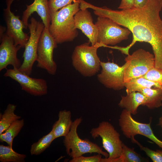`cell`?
Returning a JSON list of instances; mask_svg holds the SVG:
<instances>
[{
	"instance_id": "obj_1",
	"label": "cell",
	"mask_w": 162,
	"mask_h": 162,
	"mask_svg": "<svg viewBox=\"0 0 162 162\" xmlns=\"http://www.w3.org/2000/svg\"><path fill=\"white\" fill-rule=\"evenodd\" d=\"M162 8L159 0H148L142 8L124 10L93 5L91 6L96 15L110 19L130 31L132 40L129 45L123 47L122 53L128 55L130 49L136 42L147 43L152 49L155 67L159 69H162V20L160 15Z\"/></svg>"
},
{
	"instance_id": "obj_2",
	"label": "cell",
	"mask_w": 162,
	"mask_h": 162,
	"mask_svg": "<svg viewBox=\"0 0 162 162\" xmlns=\"http://www.w3.org/2000/svg\"><path fill=\"white\" fill-rule=\"evenodd\" d=\"M80 0H76L51 13L49 31L57 44L73 41L78 32L75 26L74 16L80 9Z\"/></svg>"
},
{
	"instance_id": "obj_3",
	"label": "cell",
	"mask_w": 162,
	"mask_h": 162,
	"mask_svg": "<svg viewBox=\"0 0 162 162\" xmlns=\"http://www.w3.org/2000/svg\"><path fill=\"white\" fill-rule=\"evenodd\" d=\"M89 42L76 46L71 56L73 67L85 77L94 76L101 67V61L97 54L100 47L97 44L91 46Z\"/></svg>"
},
{
	"instance_id": "obj_4",
	"label": "cell",
	"mask_w": 162,
	"mask_h": 162,
	"mask_svg": "<svg viewBox=\"0 0 162 162\" xmlns=\"http://www.w3.org/2000/svg\"><path fill=\"white\" fill-rule=\"evenodd\" d=\"M81 117L76 118L73 122L68 134L65 137L63 143L67 154L72 158H76L86 153H97L105 158L109 156L108 153L103 151L97 144L88 139H83L79 136L77 132L78 126L81 123Z\"/></svg>"
},
{
	"instance_id": "obj_5",
	"label": "cell",
	"mask_w": 162,
	"mask_h": 162,
	"mask_svg": "<svg viewBox=\"0 0 162 162\" xmlns=\"http://www.w3.org/2000/svg\"><path fill=\"white\" fill-rule=\"evenodd\" d=\"M90 133L94 139L100 137L102 147L109 154L107 158H102V162H112L119 157L122 152L123 143L120 135L113 126L107 121H102L98 126L92 128Z\"/></svg>"
},
{
	"instance_id": "obj_6",
	"label": "cell",
	"mask_w": 162,
	"mask_h": 162,
	"mask_svg": "<svg viewBox=\"0 0 162 162\" xmlns=\"http://www.w3.org/2000/svg\"><path fill=\"white\" fill-rule=\"evenodd\" d=\"M124 81L143 76L155 67L154 56L142 49H139L125 58Z\"/></svg>"
},
{
	"instance_id": "obj_7",
	"label": "cell",
	"mask_w": 162,
	"mask_h": 162,
	"mask_svg": "<svg viewBox=\"0 0 162 162\" xmlns=\"http://www.w3.org/2000/svg\"><path fill=\"white\" fill-rule=\"evenodd\" d=\"M95 24L98 29L97 43L100 47L116 45L128 39L131 33L128 28L107 17L98 16Z\"/></svg>"
},
{
	"instance_id": "obj_8",
	"label": "cell",
	"mask_w": 162,
	"mask_h": 162,
	"mask_svg": "<svg viewBox=\"0 0 162 162\" xmlns=\"http://www.w3.org/2000/svg\"><path fill=\"white\" fill-rule=\"evenodd\" d=\"M118 121L124 135L130 139L133 143L137 145L140 143L134 137L136 135H140L149 139L162 148V141L154 134L151 126V121L148 123L137 122L133 118L129 112L125 109L122 111Z\"/></svg>"
},
{
	"instance_id": "obj_9",
	"label": "cell",
	"mask_w": 162,
	"mask_h": 162,
	"mask_svg": "<svg viewBox=\"0 0 162 162\" xmlns=\"http://www.w3.org/2000/svg\"><path fill=\"white\" fill-rule=\"evenodd\" d=\"M44 27L42 22L38 21L33 17L31 18L30 23L28 26L30 36L25 46L23 62L18 68L28 75L31 74L34 64L37 60L38 44Z\"/></svg>"
},
{
	"instance_id": "obj_10",
	"label": "cell",
	"mask_w": 162,
	"mask_h": 162,
	"mask_svg": "<svg viewBox=\"0 0 162 162\" xmlns=\"http://www.w3.org/2000/svg\"><path fill=\"white\" fill-rule=\"evenodd\" d=\"M57 44L49 29L44 27L38 44L37 66L52 75L56 74L57 69L53 55L54 50L57 47Z\"/></svg>"
},
{
	"instance_id": "obj_11",
	"label": "cell",
	"mask_w": 162,
	"mask_h": 162,
	"mask_svg": "<svg viewBox=\"0 0 162 162\" xmlns=\"http://www.w3.org/2000/svg\"><path fill=\"white\" fill-rule=\"evenodd\" d=\"M18 68L7 69L4 76L9 77L18 83L22 90L34 96L46 94L48 87L46 81L43 79L31 77Z\"/></svg>"
},
{
	"instance_id": "obj_12",
	"label": "cell",
	"mask_w": 162,
	"mask_h": 162,
	"mask_svg": "<svg viewBox=\"0 0 162 162\" xmlns=\"http://www.w3.org/2000/svg\"><path fill=\"white\" fill-rule=\"evenodd\" d=\"M14 0H6L7 7L3 9V16L7 26L6 34L13 39L16 46L24 48L29 36L23 31L26 28L20 19V16L15 15L11 11V5Z\"/></svg>"
},
{
	"instance_id": "obj_13",
	"label": "cell",
	"mask_w": 162,
	"mask_h": 162,
	"mask_svg": "<svg viewBox=\"0 0 162 162\" xmlns=\"http://www.w3.org/2000/svg\"><path fill=\"white\" fill-rule=\"evenodd\" d=\"M101 70L97 75L98 80L106 88L119 90L125 87L124 64L120 66L113 62H101Z\"/></svg>"
},
{
	"instance_id": "obj_14",
	"label": "cell",
	"mask_w": 162,
	"mask_h": 162,
	"mask_svg": "<svg viewBox=\"0 0 162 162\" xmlns=\"http://www.w3.org/2000/svg\"><path fill=\"white\" fill-rule=\"evenodd\" d=\"M0 71L7 69L8 65L19 68L21 64L17 58V51L21 47L15 45L13 39L6 33L0 37Z\"/></svg>"
},
{
	"instance_id": "obj_15",
	"label": "cell",
	"mask_w": 162,
	"mask_h": 162,
	"mask_svg": "<svg viewBox=\"0 0 162 162\" xmlns=\"http://www.w3.org/2000/svg\"><path fill=\"white\" fill-rule=\"evenodd\" d=\"M75 28L81 30L88 38L92 45L97 43L98 29L94 24L91 13L88 9H80L74 16Z\"/></svg>"
},
{
	"instance_id": "obj_16",
	"label": "cell",
	"mask_w": 162,
	"mask_h": 162,
	"mask_svg": "<svg viewBox=\"0 0 162 162\" xmlns=\"http://www.w3.org/2000/svg\"><path fill=\"white\" fill-rule=\"evenodd\" d=\"M26 8L23 12L22 20L26 29L29 18L36 12L40 16L44 27L49 29L51 21V13L48 4V0H34L31 4L26 5Z\"/></svg>"
},
{
	"instance_id": "obj_17",
	"label": "cell",
	"mask_w": 162,
	"mask_h": 162,
	"mask_svg": "<svg viewBox=\"0 0 162 162\" xmlns=\"http://www.w3.org/2000/svg\"><path fill=\"white\" fill-rule=\"evenodd\" d=\"M146 98L142 93L138 92H133L122 96L118 104L121 108L129 112L132 115H135L137 113V109L140 105L143 106Z\"/></svg>"
},
{
	"instance_id": "obj_18",
	"label": "cell",
	"mask_w": 162,
	"mask_h": 162,
	"mask_svg": "<svg viewBox=\"0 0 162 162\" xmlns=\"http://www.w3.org/2000/svg\"><path fill=\"white\" fill-rule=\"evenodd\" d=\"M58 116V119L53 125L51 130L55 139L65 136L69 133L73 123L71 113L69 110H60Z\"/></svg>"
},
{
	"instance_id": "obj_19",
	"label": "cell",
	"mask_w": 162,
	"mask_h": 162,
	"mask_svg": "<svg viewBox=\"0 0 162 162\" xmlns=\"http://www.w3.org/2000/svg\"><path fill=\"white\" fill-rule=\"evenodd\" d=\"M140 92L146 98L144 106L153 109L162 106V88H147L142 89Z\"/></svg>"
},
{
	"instance_id": "obj_20",
	"label": "cell",
	"mask_w": 162,
	"mask_h": 162,
	"mask_svg": "<svg viewBox=\"0 0 162 162\" xmlns=\"http://www.w3.org/2000/svg\"><path fill=\"white\" fill-rule=\"evenodd\" d=\"M125 88L127 94L133 92H140L145 88H162L158 83L142 77L134 78L125 82Z\"/></svg>"
},
{
	"instance_id": "obj_21",
	"label": "cell",
	"mask_w": 162,
	"mask_h": 162,
	"mask_svg": "<svg viewBox=\"0 0 162 162\" xmlns=\"http://www.w3.org/2000/svg\"><path fill=\"white\" fill-rule=\"evenodd\" d=\"M24 124L23 119L17 120L13 122L8 128L0 134V141L5 142L12 148L13 140L20 133Z\"/></svg>"
},
{
	"instance_id": "obj_22",
	"label": "cell",
	"mask_w": 162,
	"mask_h": 162,
	"mask_svg": "<svg viewBox=\"0 0 162 162\" xmlns=\"http://www.w3.org/2000/svg\"><path fill=\"white\" fill-rule=\"evenodd\" d=\"M16 107V105L9 104L3 113H0V134L3 133L13 122L21 118V116L15 113Z\"/></svg>"
},
{
	"instance_id": "obj_23",
	"label": "cell",
	"mask_w": 162,
	"mask_h": 162,
	"mask_svg": "<svg viewBox=\"0 0 162 162\" xmlns=\"http://www.w3.org/2000/svg\"><path fill=\"white\" fill-rule=\"evenodd\" d=\"M26 154L15 151L9 146L0 145V161L1 162H25Z\"/></svg>"
},
{
	"instance_id": "obj_24",
	"label": "cell",
	"mask_w": 162,
	"mask_h": 162,
	"mask_svg": "<svg viewBox=\"0 0 162 162\" xmlns=\"http://www.w3.org/2000/svg\"><path fill=\"white\" fill-rule=\"evenodd\" d=\"M148 160L136 152L133 148L128 147L123 143L122 151L119 157L113 160L112 162H141Z\"/></svg>"
},
{
	"instance_id": "obj_25",
	"label": "cell",
	"mask_w": 162,
	"mask_h": 162,
	"mask_svg": "<svg viewBox=\"0 0 162 162\" xmlns=\"http://www.w3.org/2000/svg\"><path fill=\"white\" fill-rule=\"evenodd\" d=\"M55 139L52 131L51 130L48 134L39 139L37 142L31 145L30 150L31 154L35 155L40 154L50 147Z\"/></svg>"
},
{
	"instance_id": "obj_26",
	"label": "cell",
	"mask_w": 162,
	"mask_h": 162,
	"mask_svg": "<svg viewBox=\"0 0 162 162\" xmlns=\"http://www.w3.org/2000/svg\"><path fill=\"white\" fill-rule=\"evenodd\" d=\"M142 77L158 83L162 87V69L154 67Z\"/></svg>"
},
{
	"instance_id": "obj_27",
	"label": "cell",
	"mask_w": 162,
	"mask_h": 162,
	"mask_svg": "<svg viewBox=\"0 0 162 162\" xmlns=\"http://www.w3.org/2000/svg\"><path fill=\"white\" fill-rule=\"evenodd\" d=\"M138 146L153 162H162V150H153L146 147L143 146L140 143Z\"/></svg>"
},
{
	"instance_id": "obj_28",
	"label": "cell",
	"mask_w": 162,
	"mask_h": 162,
	"mask_svg": "<svg viewBox=\"0 0 162 162\" xmlns=\"http://www.w3.org/2000/svg\"><path fill=\"white\" fill-rule=\"evenodd\" d=\"M76 0H48L50 13L58 10Z\"/></svg>"
},
{
	"instance_id": "obj_29",
	"label": "cell",
	"mask_w": 162,
	"mask_h": 162,
	"mask_svg": "<svg viewBox=\"0 0 162 162\" xmlns=\"http://www.w3.org/2000/svg\"><path fill=\"white\" fill-rule=\"evenodd\" d=\"M102 155L98 154L96 155L89 157L81 156L76 158H72L70 162H102Z\"/></svg>"
},
{
	"instance_id": "obj_30",
	"label": "cell",
	"mask_w": 162,
	"mask_h": 162,
	"mask_svg": "<svg viewBox=\"0 0 162 162\" xmlns=\"http://www.w3.org/2000/svg\"><path fill=\"white\" fill-rule=\"evenodd\" d=\"M134 0H121L118 9L124 10L131 9L134 7Z\"/></svg>"
},
{
	"instance_id": "obj_31",
	"label": "cell",
	"mask_w": 162,
	"mask_h": 162,
	"mask_svg": "<svg viewBox=\"0 0 162 162\" xmlns=\"http://www.w3.org/2000/svg\"><path fill=\"white\" fill-rule=\"evenodd\" d=\"M148 0H134V6L136 8H140L143 7L148 2Z\"/></svg>"
},
{
	"instance_id": "obj_32",
	"label": "cell",
	"mask_w": 162,
	"mask_h": 162,
	"mask_svg": "<svg viewBox=\"0 0 162 162\" xmlns=\"http://www.w3.org/2000/svg\"><path fill=\"white\" fill-rule=\"evenodd\" d=\"M5 28H4L3 27H2V26H0V37H1L4 33V32L5 29H4Z\"/></svg>"
},
{
	"instance_id": "obj_33",
	"label": "cell",
	"mask_w": 162,
	"mask_h": 162,
	"mask_svg": "<svg viewBox=\"0 0 162 162\" xmlns=\"http://www.w3.org/2000/svg\"><path fill=\"white\" fill-rule=\"evenodd\" d=\"M158 125L162 128V114L159 119Z\"/></svg>"
},
{
	"instance_id": "obj_34",
	"label": "cell",
	"mask_w": 162,
	"mask_h": 162,
	"mask_svg": "<svg viewBox=\"0 0 162 162\" xmlns=\"http://www.w3.org/2000/svg\"><path fill=\"white\" fill-rule=\"evenodd\" d=\"M162 6V0H159Z\"/></svg>"
}]
</instances>
